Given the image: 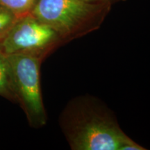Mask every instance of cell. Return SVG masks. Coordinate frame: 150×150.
<instances>
[{"label": "cell", "mask_w": 150, "mask_h": 150, "mask_svg": "<svg viewBox=\"0 0 150 150\" xmlns=\"http://www.w3.org/2000/svg\"><path fill=\"white\" fill-rule=\"evenodd\" d=\"M61 125L73 150H145L120 127L104 103L89 95L72 99L62 113Z\"/></svg>", "instance_id": "6da1fadb"}, {"label": "cell", "mask_w": 150, "mask_h": 150, "mask_svg": "<svg viewBox=\"0 0 150 150\" xmlns=\"http://www.w3.org/2000/svg\"><path fill=\"white\" fill-rule=\"evenodd\" d=\"M107 8V3L84 0H36L30 13L54 29L63 42L96 30Z\"/></svg>", "instance_id": "7a4b0ae2"}, {"label": "cell", "mask_w": 150, "mask_h": 150, "mask_svg": "<svg viewBox=\"0 0 150 150\" xmlns=\"http://www.w3.org/2000/svg\"><path fill=\"white\" fill-rule=\"evenodd\" d=\"M15 97L22 104L31 125L42 127L47 115L41 93L40 66L42 57L33 54L6 56Z\"/></svg>", "instance_id": "3957f363"}, {"label": "cell", "mask_w": 150, "mask_h": 150, "mask_svg": "<svg viewBox=\"0 0 150 150\" xmlns=\"http://www.w3.org/2000/svg\"><path fill=\"white\" fill-rule=\"evenodd\" d=\"M62 42L54 29L28 13L19 17L0 39V50L5 56L28 53L43 58Z\"/></svg>", "instance_id": "277c9868"}, {"label": "cell", "mask_w": 150, "mask_h": 150, "mask_svg": "<svg viewBox=\"0 0 150 150\" xmlns=\"http://www.w3.org/2000/svg\"><path fill=\"white\" fill-rule=\"evenodd\" d=\"M0 95L16 97L13 90L10 70L6 57L0 50Z\"/></svg>", "instance_id": "5b68a950"}, {"label": "cell", "mask_w": 150, "mask_h": 150, "mask_svg": "<svg viewBox=\"0 0 150 150\" xmlns=\"http://www.w3.org/2000/svg\"><path fill=\"white\" fill-rule=\"evenodd\" d=\"M36 0H0V5L18 17L31 13Z\"/></svg>", "instance_id": "8992f818"}, {"label": "cell", "mask_w": 150, "mask_h": 150, "mask_svg": "<svg viewBox=\"0 0 150 150\" xmlns=\"http://www.w3.org/2000/svg\"><path fill=\"white\" fill-rule=\"evenodd\" d=\"M18 18L13 13L0 5V39L4 36Z\"/></svg>", "instance_id": "52a82bcc"}, {"label": "cell", "mask_w": 150, "mask_h": 150, "mask_svg": "<svg viewBox=\"0 0 150 150\" xmlns=\"http://www.w3.org/2000/svg\"><path fill=\"white\" fill-rule=\"evenodd\" d=\"M84 1L93 3H107L108 0H84Z\"/></svg>", "instance_id": "ba28073f"}]
</instances>
